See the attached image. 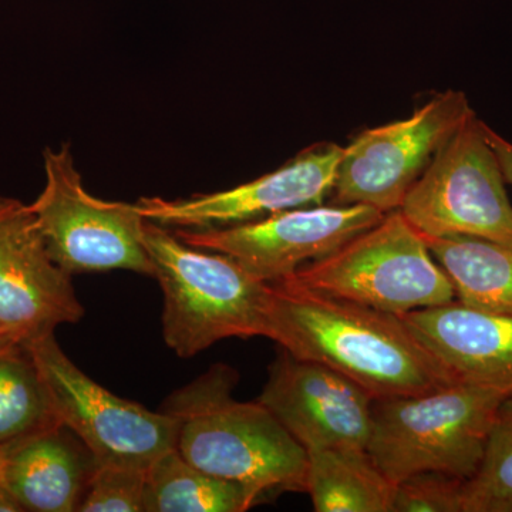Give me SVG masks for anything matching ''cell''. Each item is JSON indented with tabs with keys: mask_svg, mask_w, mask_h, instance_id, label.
<instances>
[{
	"mask_svg": "<svg viewBox=\"0 0 512 512\" xmlns=\"http://www.w3.org/2000/svg\"><path fill=\"white\" fill-rule=\"evenodd\" d=\"M57 423L29 349L0 338V444Z\"/></svg>",
	"mask_w": 512,
	"mask_h": 512,
	"instance_id": "19",
	"label": "cell"
},
{
	"mask_svg": "<svg viewBox=\"0 0 512 512\" xmlns=\"http://www.w3.org/2000/svg\"><path fill=\"white\" fill-rule=\"evenodd\" d=\"M504 184L485 123L473 114L437 151L399 210L426 238L470 235L512 244Z\"/></svg>",
	"mask_w": 512,
	"mask_h": 512,
	"instance_id": "7",
	"label": "cell"
},
{
	"mask_svg": "<svg viewBox=\"0 0 512 512\" xmlns=\"http://www.w3.org/2000/svg\"><path fill=\"white\" fill-rule=\"evenodd\" d=\"M384 215L369 205H312L228 227L174 232L185 244L227 255L255 278L276 284L338 251Z\"/></svg>",
	"mask_w": 512,
	"mask_h": 512,
	"instance_id": "10",
	"label": "cell"
},
{
	"mask_svg": "<svg viewBox=\"0 0 512 512\" xmlns=\"http://www.w3.org/2000/svg\"><path fill=\"white\" fill-rule=\"evenodd\" d=\"M485 134H487L488 141H490L491 147L497 154L505 181L512 184V143L505 140L500 134L495 133L493 128L488 127L487 124H485Z\"/></svg>",
	"mask_w": 512,
	"mask_h": 512,
	"instance_id": "23",
	"label": "cell"
},
{
	"mask_svg": "<svg viewBox=\"0 0 512 512\" xmlns=\"http://www.w3.org/2000/svg\"><path fill=\"white\" fill-rule=\"evenodd\" d=\"M507 394L453 383L413 396L375 399L366 451L393 484L420 473L470 480Z\"/></svg>",
	"mask_w": 512,
	"mask_h": 512,
	"instance_id": "4",
	"label": "cell"
},
{
	"mask_svg": "<svg viewBox=\"0 0 512 512\" xmlns=\"http://www.w3.org/2000/svg\"><path fill=\"white\" fill-rule=\"evenodd\" d=\"M473 114L466 94L447 90L409 119L363 131L343 148L333 202L399 210L437 151Z\"/></svg>",
	"mask_w": 512,
	"mask_h": 512,
	"instance_id": "9",
	"label": "cell"
},
{
	"mask_svg": "<svg viewBox=\"0 0 512 512\" xmlns=\"http://www.w3.org/2000/svg\"><path fill=\"white\" fill-rule=\"evenodd\" d=\"M25 346L39 367L57 421L89 448L97 466L147 471L177 446L175 417L163 410L151 412L104 389L74 365L55 333Z\"/></svg>",
	"mask_w": 512,
	"mask_h": 512,
	"instance_id": "8",
	"label": "cell"
},
{
	"mask_svg": "<svg viewBox=\"0 0 512 512\" xmlns=\"http://www.w3.org/2000/svg\"><path fill=\"white\" fill-rule=\"evenodd\" d=\"M261 500L245 485L192 466L177 448L147 470L144 512H244Z\"/></svg>",
	"mask_w": 512,
	"mask_h": 512,
	"instance_id": "18",
	"label": "cell"
},
{
	"mask_svg": "<svg viewBox=\"0 0 512 512\" xmlns=\"http://www.w3.org/2000/svg\"><path fill=\"white\" fill-rule=\"evenodd\" d=\"M463 512H512V394L495 414L483 463L464 483Z\"/></svg>",
	"mask_w": 512,
	"mask_h": 512,
	"instance_id": "20",
	"label": "cell"
},
{
	"mask_svg": "<svg viewBox=\"0 0 512 512\" xmlns=\"http://www.w3.org/2000/svg\"><path fill=\"white\" fill-rule=\"evenodd\" d=\"M83 316L72 275L49 255L30 205L0 195V338L26 345Z\"/></svg>",
	"mask_w": 512,
	"mask_h": 512,
	"instance_id": "11",
	"label": "cell"
},
{
	"mask_svg": "<svg viewBox=\"0 0 512 512\" xmlns=\"http://www.w3.org/2000/svg\"><path fill=\"white\" fill-rule=\"evenodd\" d=\"M46 181L30 205L49 255L69 275L131 271L153 278L137 204L87 192L69 144L43 153Z\"/></svg>",
	"mask_w": 512,
	"mask_h": 512,
	"instance_id": "6",
	"label": "cell"
},
{
	"mask_svg": "<svg viewBox=\"0 0 512 512\" xmlns=\"http://www.w3.org/2000/svg\"><path fill=\"white\" fill-rule=\"evenodd\" d=\"M265 338L298 359L349 377L375 399L457 383L402 316L313 291L291 278L271 284Z\"/></svg>",
	"mask_w": 512,
	"mask_h": 512,
	"instance_id": "1",
	"label": "cell"
},
{
	"mask_svg": "<svg viewBox=\"0 0 512 512\" xmlns=\"http://www.w3.org/2000/svg\"><path fill=\"white\" fill-rule=\"evenodd\" d=\"M427 247L456 291L476 311L512 315V244L470 235L426 238Z\"/></svg>",
	"mask_w": 512,
	"mask_h": 512,
	"instance_id": "16",
	"label": "cell"
},
{
	"mask_svg": "<svg viewBox=\"0 0 512 512\" xmlns=\"http://www.w3.org/2000/svg\"><path fill=\"white\" fill-rule=\"evenodd\" d=\"M22 505L16 500L15 495L8 488L0 484V512H22Z\"/></svg>",
	"mask_w": 512,
	"mask_h": 512,
	"instance_id": "24",
	"label": "cell"
},
{
	"mask_svg": "<svg viewBox=\"0 0 512 512\" xmlns=\"http://www.w3.org/2000/svg\"><path fill=\"white\" fill-rule=\"evenodd\" d=\"M306 493L316 512H392L394 485L362 448H313Z\"/></svg>",
	"mask_w": 512,
	"mask_h": 512,
	"instance_id": "17",
	"label": "cell"
},
{
	"mask_svg": "<svg viewBox=\"0 0 512 512\" xmlns=\"http://www.w3.org/2000/svg\"><path fill=\"white\" fill-rule=\"evenodd\" d=\"M343 148L333 143L316 144L274 173L231 190L178 200L141 198L137 205L147 221L175 229L228 227L293 208L312 207L332 192Z\"/></svg>",
	"mask_w": 512,
	"mask_h": 512,
	"instance_id": "12",
	"label": "cell"
},
{
	"mask_svg": "<svg viewBox=\"0 0 512 512\" xmlns=\"http://www.w3.org/2000/svg\"><path fill=\"white\" fill-rule=\"evenodd\" d=\"M237 370L224 363L170 394L163 412L177 419V448L211 476L265 495L306 493L308 454L259 402H238Z\"/></svg>",
	"mask_w": 512,
	"mask_h": 512,
	"instance_id": "2",
	"label": "cell"
},
{
	"mask_svg": "<svg viewBox=\"0 0 512 512\" xmlns=\"http://www.w3.org/2000/svg\"><path fill=\"white\" fill-rule=\"evenodd\" d=\"M289 278L313 291L399 316L456 301L450 278L400 210L387 212L338 251Z\"/></svg>",
	"mask_w": 512,
	"mask_h": 512,
	"instance_id": "5",
	"label": "cell"
},
{
	"mask_svg": "<svg viewBox=\"0 0 512 512\" xmlns=\"http://www.w3.org/2000/svg\"><path fill=\"white\" fill-rule=\"evenodd\" d=\"M147 471L121 466H97L80 512H144Z\"/></svg>",
	"mask_w": 512,
	"mask_h": 512,
	"instance_id": "21",
	"label": "cell"
},
{
	"mask_svg": "<svg viewBox=\"0 0 512 512\" xmlns=\"http://www.w3.org/2000/svg\"><path fill=\"white\" fill-rule=\"evenodd\" d=\"M144 242L164 295V340L175 355L188 359L225 339L265 338L271 284L156 222H146Z\"/></svg>",
	"mask_w": 512,
	"mask_h": 512,
	"instance_id": "3",
	"label": "cell"
},
{
	"mask_svg": "<svg viewBox=\"0 0 512 512\" xmlns=\"http://www.w3.org/2000/svg\"><path fill=\"white\" fill-rule=\"evenodd\" d=\"M258 402L306 451L366 450L375 397L328 366L298 359L281 348Z\"/></svg>",
	"mask_w": 512,
	"mask_h": 512,
	"instance_id": "13",
	"label": "cell"
},
{
	"mask_svg": "<svg viewBox=\"0 0 512 512\" xmlns=\"http://www.w3.org/2000/svg\"><path fill=\"white\" fill-rule=\"evenodd\" d=\"M466 481L441 473H420L394 485L392 512H463Z\"/></svg>",
	"mask_w": 512,
	"mask_h": 512,
	"instance_id": "22",
	"label": "cell"
},
{
	"mask_svg": "<svg viewBox=\"0 0 512 512\" xmlns=\"http://www.w3.org/2000/svg\"><path fill=\"white\" fill-rule=\"evenodd\" d=\"M402 318L457 382L511 396L512 315L476 311L454 301Z\"/></svg>",
	"mask_w": 512,
	"mask_h": 512,
	"instance_id": "14",
	"label": "cell"
},
{
	"mask_svg": "<svg viewBox=\"0 0 512 512\" xmlns=\"http://www.w3.org/2000/svg\"><path fill=\"white\" fill-rule=\"evenodd\" d=\"M97 463L63 424L0 444V484L33 512L79 510Z\"/></svg>",
	"mask_w": 512,
	"mask_h": 512,
	"instance_id": "15",
	"label": "cell"
}]
</instances>
